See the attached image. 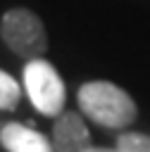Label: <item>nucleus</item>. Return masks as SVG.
<instances>
[{"label":"nucleus","instance_id":"nucleus-4","mask_svg":"<svg viewBox=\"0 0 150 152\" xmlns=\"http://www.w3.org/2000/svg\"><path fill=\"white\" fill-rule=\"evenodd\" d=\"M90 145V133L76 112H62L52 126V150L55 152H86Z\"/></svg>","mask_w":150,"mask_h":152},{"label":"nucleus","instance_id":"nucleus-6","mask_svg":"<svg viewBox=\"0 0 150 152\" xmlns=\"http://www.w3.org/2000/svg\"><path fill=\"white\" fill-rule=\"evenodd\" d=\"M19 97H21L19 83L0 69V109H14L19 104Z\"/></svg>","mask_w":150,"mask_h":152},{"label":"nucleus","instance_id":"nucleus-8","mask_svg":"<svg viewBox=\"0 0 150 152\" xmlns=\"http://www.w3.org/2000/svg\"><path fill=\"white\" fill-rule=\"evenodd\" d=\"M86 152H121V150H117V147H114V150H105V147H88Z\"/></svg>","mask_w":150,"mask_h":152},{"label":"nucleus","instance_id":"nucleus-5","mask_svg":"<svg viewBox=\"0 0 150 152\" xmlns=\"http://www.w3.org/2000/svg\"><path fill=\"white\" fill-rule=\"evenodd\" d=\"M0 142L7 152H55L52 142L31 126L24 124H2Z\"/></svg>","mask_w":150,"mask_h":152},{"label":"nucleus","instance_id":"nucleus-3","mask_svg":"<svg viewBox=\"0 0 150 152\" xmlns=\"http://www.w3.org/2000/svg\"><path fill=\"white\" fill-rule=\"evenodd\" d=\"M0 36L14 55L26 59H36L48 50V36H45L43 21L31 10H24V7L10 10L2 14Z\"/></svg>","mask_w":150,"mask_h":152},{"label":"nucleus","instance_id":"nucleus-1","mask_svg":"<svg viewBox=\"0 0 150 152\" xmlns=\"http://www.w3.org/2000/svg\"><path fill=\"white\" fill-rule=\"evenodd\" d=\"M81 112L105 128H124L136 119V102L126 90L110 81H90L79 88Z\"/></svg>","mask_w":150,"mask_h":152},{"label":"nucleus","instance_id":"nucleus-2","mask_svg":"<svg viewBox=\"0 0 150 152\" xmlns=\"http://www.w3.org/2000/svg\"><path fill=\"white\" fill-rule=\"evenodd\" d=\"M24 90H26L31 104L40 114L60 116L64 112V100H67L64 83L50 62H45L40 57L29 59V64L24 66Z\"/></svg>","mask_w":150,"mask_h":152},{"label":"nucleus","instance_id":"nucleus-7","mask_svg":"<svg viewBox=\"0 0 150 152\" xmlns=\"http://www.w3.org/2000/svg\"><path fill=\"white\" fill-rule=\"evenodd\" d=\"M117 150L121 152H150V135L145 133H121L117 138Z\"/></svg>","mask_w":150,"mask_h":152}]
</instances>
